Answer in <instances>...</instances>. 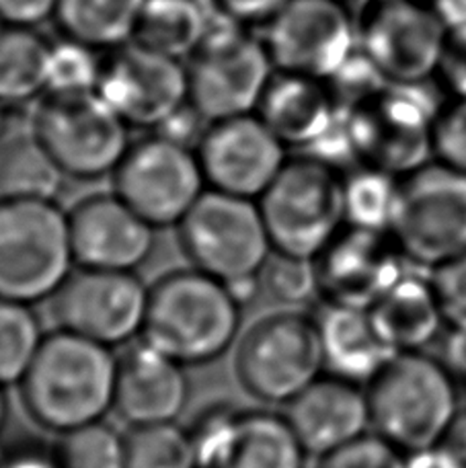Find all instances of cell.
<instances>
[{
	"label": "cell",
	"instance_id": "1",
	"mask_svg": "<svg viewBox=\"0 0 466 468\" xmlns=\"http://www.w3.org/2000/svg\"><path fill=\"white\" fill-rule=\"evenodd\" d=\"M115 374L113 349L56 329L46 333L16 387L31 420L62 436L103 421L113 411Z\"/></svg>",
	"mask_w": 466,
	"mask_h": 468
},
{
	"label": "cell",
	"instance_id": "2",
	"mask_svg": "<svg viewBox=\"0 0 466 468\" xmlns=\"http://www.w3.org/2000/svg\"><path fill=\"white\" fill-rule=\"evenodd\" d=\"M240 311L224 282L196 267L175 270L148 288L140 339L181 366L210 364L235 344Z\"/></svg>",
	"mask_w": 466,
	"mask_h": 468
},
{
	"label": "cell",
	"instance_id": "3",
	"mask_svg": "<svg viewBox=\"0 0 466 468\" xmlns=\"http://www.w3.org/2000/svg\"><path fill=\"white\" fill-rule=\"evenodd\" d=\"M370 428L405 454L434 448L459 409V387L440 359L395 354L365 384Z\"/></svg>",
	"mask_w": 466,
	"mask_h": 468
},
{
	"label": "cell",
	"instance_id": "4",
	"mask_svg": "<svg viewBox=\"0 0 466 468\" xmlns=\"http://www.w3.org/2000/svg\"><path fill=\"white\" fill-rule=\"evenodd\" d=\"M74 267L69 212L54 199L0 197V298L44 303Z\"/></svg>",
	"mask_w": 466,
	"mask_h": 468
},
{
	"label": "cell",
	"instance_id": "5",
	"mask_svg": "<svg viewBox=\"0 0 466 468\" xmlns=\"http://www.w3.org/2000/svg\"><path fill=\"white\" fill-rule=\"evenodd\" d=\"M257 206L276 253L314 261L345 227L344 175L312 156L288 158Z\"/></svg>",
	"mask_w": 466,
	"mask_h": 468
},
{
	"label": "cell",
	"instance_id": "6",
	"mask_svg": "<svg viewBox=\"0 0 466 468\" xmlns=\"http://www.w3.org/2000/svg\"><path fill=\"white\" fill-rule=\"evenodd\" d=\"M179 242L191 267L228 288L259 282L273 253L255 199L206 189L179 222Z\"/></svg>",
	"mask_w": 466,
	"mask_h": 468
},
{
	"label": "cell",
	"instance_id": "7",
	"mask_svg": "<svg viewBox=\"0 0 466 468\" xmlns=\"http://www.w3.org/2000/svg\"><path fill=\"white\" fill-rule=\"evenodd\" d=\"M237 380L263 405H288L324 374L314 316L280 311L261 316L238 337Z\"/></svg>",
	"mask_w": 466,
	"mask_h": 468
},
{
	"label": "cell",
	"instance_id": "8",
	"mask_svg": "<svg viewBox=\"0 0 466 468\" xmlns=\"http://www.w3.org/2000/svg\"><path fill=\"white\" fill-rule=\"evenodd\" d=\"M428 82L387 85L380 93L345 110L357 165L405 177L434 161L431 133L442 103L431 99Z\"/></svg>",
	"mask_w": 466,
	"mask_h": 468
},
{
	"label": "cell",
	"instance_id": "9",
	"mask_svg": "<svg viewBox=\"0 0 466 468\" xmlns=\"http://www.w3.org/2000/svg\"><path fill=\"white\" fill-rule=\"evenodd\" d=\"M222 16V15H220ZM189 105L210 122L257 112L273 77V62L261 39L222 16L185 62Z\"/></svg>",
	"mask_w": 466,
	"mask_h": 468
},
{
	"label": "cell",
	"instance_id": "10",
	"mask_svg": "<svg viewBox=\"0 0 466 468\" xmlns=\"http://www.w3.org/2000/svg\"><path fill=\"white\" fill-rule=\"evenodd\" d=\"M29 125L69 177L99 179L113 175L130 148V125L97 90L46 93Z\"/></svg>",
	"mask_w": 466,
	"mask_h": 468
},
{
	"label": "cell",
	"instance_id": "11",
	"mask_svg": "<svg viewBox=\"0 0 466 468\" xmlns=\"http://www.w3.org/2000/svg\"><path fill=\"white\" fill-rule=\"evenodd\" d=\"M390 237L428 270L466 253V173L429 161L401 177Z\"/></svg>",
	"mask_w": 466,
	"mask_h": 468
},
{
	"label": "cell",
	"instance_id": "12",
	"mask_svg": "<svg viewBox=\"0 0 466 468\" xmlns=\"http://www.w3.org/2000/svg\"><path fill=\"white\" fill-rule=\"evenodd\" d=\"M355 25L357 52L388 85L438 77L448 27L429 0H368Z\"/></svg>",
	"mask_w": 466,
	"mask_h": 468
},
{
	"label": "cell",
	"instance_id": "13",
	"mask_svg": "<svg viewBox=\"0 0 466 468\" xmlns=\"http://www.w3.org/2000/svg\"><path fill=\"white\" fill-rule=\"evenodd\" d=\"M206 189L196 150L161 133L130 144L113 171V194L153 229L179 227Z\"/></svg>",
	"mask_w": 466,
	"mask_h": 468
},
{
	"label": "cell",
	"instance_id": "14",
	"mask_svg": "<svg viewBox=\"0 0 466 468\" xmlns=\"http://www.w3.org/2000/svg\"><path fill=\"white\" fill-rule=\"evenodd\" d=\"M148 286L134 271L74 267L49 298L58 329L105 347L130 346L143 335Z\"/></svg>",
	"mask_w": 466,
	"mask_h": 468
},
{
	"label": "cell",
	"instance_id": "15",
	"mask_svg": "<svg viewBox=\"0 0 466 468\" xmlns=\"http://www.w3.org/2000/svg\"><path fill=\"white\" fill-rule=\"evenodd\" d=\"M265 29L280 72L331 80L357 52V25L339 0H290Z\"/></svg>",
	"mask_w": 466,
	"mask_h": 468
},
{
	"label": "cell",
	"instance_id": "16",
	"mask_svg": "<svg viewBox=\"0 0 466 468\" xmlns=\"http://www.w3.org/2000/svg\"><path fill=\"white\" fill-rule=\"evenodd\" d=\"M197 468H304V452L284 413L210 407L189 430Z\"/></svg>",
	"mask_w": 466,
	"mask_h": 468
},
{
	"label": "cell",
	"instance_id": "17",
	"mask_svg": "<svg viewBox=\"0 0 466 468\" xmlns=\"http://www.w3.org/2000/svg\"><path fill=\"white\" fill-rule=\"evenodd\" d=\"M97 93L128 125L161 128L189 103L185 62L128 41L103 60Z\"/></svg>",
	"mask_w": 466,
	"mask_h": 468
},
{
	"label": "cell",
	"instance_id": "18",
	"mask_svg": "<svg viewBox=\"0 0 466 468\" xmlns=\"http://www.w3.org/2000/svg\"><path fill=\"white\" fill-rule=\"evenodd\" d=\"M196 154L207 189L255 202L288 163L284 142L257 113L207 123Z\"/></svg>",
	"mask_w": 466,
	"mask_h": 468
},
{
	"label": "cell",
	"instance_id": "19",
	"mask_svg": "<svg viewBox=\"0 0 466 468\" xmlns=\"http://www.w3.org/2000/svg\"><path fill=\"white\" fill-rule=\"evenodd\" d=\"M314 263L324 303L370 308L403 278L407 259L388 232L345 224Z\"/></svg>",
	"mask_w": 466,
	"mask_h": 468
},
{
	"label": "cell",
	"instance_id": "20",
	"mask_svg": "<svg viewBox=\"0 0 466 468\" xmlns=\"http://www.w3.org/2000/svg\"><path fill=\"white\" fill-rule=\"evenodd\" d=\"M154 230L115 194L85 197L69 212L74 263L85 270L136 273L153 253Z\"/></svg>",
	"mask_w": 466,
	"mask_h": 468
},
{
	"label": "cell",
	"instance_id": "21",
	"mask_svg": "<svg viewBox=\"0 0 466 468\" xmlns=\"http://www.w3.org/2000/svg\"><path fill=\"white\" fill-rule=\"evenodd\" d=\"M189 399L185 366L136 339L118 357L113 411L130 428L175 423Z\"/></svg>",
	"mask_w": 466,
	"mask_h": 468
},
{
	"label": "cell",
	"instance_id": "22",
	"mask_svg": "<svg viewBox=\"0 0 466 468\" xmlns=\"http://www.w3.org/2000/svg\"><path fill=\"white\" fill-rule=\"evenodd\" d=\"M284 415L304 452L314 458L329 454L372 430L365 388L331 374H323L290 400Z\"/></svg>",
	"mask_w": 466,
	"mask_h": 468
},
{
	"label": "cell",
	"instance_id": "23",
	"mask_svg": "<svg viewBox=\"0 0 466 468\" xmlns=\"http://www.w3.org/2000/svg\"><path fill=\"white\" fill-rule=\"evenodd\" d=\"M255 113L286 148H311L337 120L339 105L324 80L276 70Z\"/></svg>",
	"mask_w": 466,
	"mask_h": 468
},
{
	"label": "cell",
	"instance_id": "24",
	"mask_svg": "<svg viewBox=\"0 0 466 468\" xmlns=\"http://www.w3.org/2000/svg\"><path fill=\"white\" fill-rule=\"evenodd\" d=\"M314 321L321 335L324 374L365 387L395 356L374 329L368 308L324 303Z\"/></svg>",
	"mask_w": 466,
	"mask_h": 468
},
{
	"label": "cell",
	"instance_id": "25",
	"mask_svg": "<svg viewBox=\"0 0 466 468\" xmlns=\"http://www.w3.org/2000/svg\"><path fill=\"white\" fill-rule=\"evenodd\" d=\"M368 313L374 329L393 354L421 351L446 324L429 278L411 273H405Z\"/></svg>",
	"mask_w": 466,
	"mask_h": 468
},
{
	"label": "cell",
	"instance_id": "26",
	"mask_svg": "<svg viewBox=\"0 0 466 468\" xmlns=\"http://www.w3.org/2000/svg\"><path fill=\"white\" fill-rule=\"evenodd\" d=\"M207 29L210 16L197 0H146L132 41L187 62L204 44Z\"/></svg>",
	"mask_w": 466,
	"mask_h": 468
},
{
	"label": "cell",
	"instance_id": "27",
	"mask_svg": "<svg viewBox=\"0 0 466 468\" xmlns=\"http://www.w3.org/2000/svg\"><path fill=\"white\" fill-rule=\"evenodd\" d=\"M52 44L33 27L0 23V105L48 93Z\"/></svg>",
	"mask_w": 466,
	"mask_h": 468
},
{
	"label": "cell",
	"instance_id": "28",
	"mask_svg": "<svg viewBox=\"0 0 466 468\" xmlns=\"http://www.w3.org/2000/svg\"><path fill=\"white\" fill-rule=\"evenodd\" d=\"M146 0H58L54 19L64 37L93 49H115L134 39Z\"/></svg>",
	"mask_w": 466,
	"mask_h": 468
},
{
	"label": "cell",
	"instance_id": "29",
	"mask_svg": "<svg viewBox=\"0 0 466 468\" xmlns=\"http://www.w3.org/2000/svg\"><path fill=\"white\" fill-rule=\"evenodd\" d=\"M64 177L31 125L27 130H6L0 140V197L54 199Z\"/></svg>",
	"mask_w": 466,
	"mask_h": 468
},
{
	"label": "cell",
	"instance_id": "30",
	"mask_svg": "<svg viewBox=\"0 0 466 468\" xmlns=\"http://www.w3.org/2000/svg\"><path fill=\"white\" fill-rule=\"evenodd\" d=\"M401 177L374 166L357 165L344 177L345 224L354 229L388 232L398 206Z\"/></svg>",
	"mask_w": 466,
	"mask_h": 468
},
{
	"label": "cell",
	"instance_id": "31",
	"mask_svg": "<svg viewBox=\"0 0 466 468\" xmlns=\"http://www.w3.org/2000/svg\"><path fill=\"white\" fill-rule=\"evenodd\" d=\"M44 337L33 306L0 298V387L21 382Z\"/></svg>",
	"mask_w": 466,
	"mask_h": 468
},
{
	"label": "cell",
	"instance_id": "32",
	"mask_svg": "<svg viewBox=\"0 0 466 468\" xmlns=\"http://www.w3.org/2000/svg\"><path fill=\"white\" fill-rule=\"evenodd\" d=\"M126 456L128 468H197L189 430L177 421L130 428Z\"/></svg>",
	"mask_w": 466,
	"mask_h": 468
},
{
	"label": "cell",
	"instance_id": "33",
	"mask_svg": "<svg viewBox=\"0 0 466 468\" xmlns=\"http://www.w3.org/2000/svg\"><path fill=\"white\" fill-rule=\"evenodd\" d=\"M54 452L60 468H128L126 433L99 421L58 436Z\"/></svg>",
	"mask_w": 466,
	"mask_h": 468
},
{
	"label": "cell",
	"instance_id": "34",
	"mask_svg": "<svg viewBox=\"0 0 466 468\" xmlns=\"http://www.w3.org/2000/svg\"><path fill=\"white\" fill-rule=\"evenodd\" d=\"M259 288L268 290L281 304L302 306L321 296L316 263L273 250L259 273Z\"/></svg>",
	"mask_w": 466,
	"mask_h": 468
},
{
	"label": "cell",
	"instance_id": "35",
	"mask_svg": "<svg viewBox=\"0 0 466 468\" xmlns=\"http://www.w3.org/2000/svg\"><path fill=\"white\" fill-rule=\"evenodd\" d=\"M99 49L64 37L60 44H52L49 58L48 93H74V90H97L103 60Z\"/></svg>",
	"mask_w": 466,
	"mask_h": 468
},
{
	"label": "cell",
	"instance_id": "36",
	"mask_svg": "<svg viewBox=\"0 0 466 468\" xmlns=\"http://www.w3.org/2000/svg\"><path fill=\"white\" fill-rule=\"evenodd\" d=\"M316 468H407V454L378 436L365 431L349 444L316 458Z\"/></svg>",
	"mask_w": 466,
	"mask_h": 468
},
{
	"label": "cell",
	"instance_id": "37",
	"mask_svg": "<svg viewBox=\"0 0 466 468\" xmlns=\"http://www.w3.org/2000/svg\"><path fill=\"white\" fill-rule=\"evenodd\" d=\"M434 161L466 173V99L444 103L431 133Z\"/></svg>",
	"mask_w": 466,
	"mask_h": 468
},
{
	"label": "cell",
	"instance_id": "38",
	"mask_svg": "<svg viewBox=\"0 0 466 468\" xmlns=\"http://www.w3.org/2000/svg\"><path fill=\"white\" fill-rule=\"evenodd\" d=\"M429 271L444 323L454 331H466V253Z\"/></svg>",
	"mask_w": 466,
	"mask_h": 468
},
{
	"label": "cell",
	"instance_id": "39",
	"mask_svg": "<svg viewBox=\"0 0 466 468\" xmlns=\"http://www.w3.org/2000/svg\"><path fill=\"white\" fill-rule=\"evenodd\" d=\"M438 79L452 99H466V27L448 29Z\"/></svg>",
	"mask_w": 466,
	"mask_h": 468
},
{
	"label": "cell",
	"instance_id": "40",
	"mask_svg": "<svg viewBox=\"0 0 466 468\" xmlns=\"http://www.w3.org/2000/svg\"><path fill=\"white\" fill-rule=\"evenodd\" d=\"M216 11L237 25L270 23L290 0H212Z\"/></svg>",
	"mask_w": 466,
	"mask_h": 468
},
{
	"label": "cell",
	"instance_id": "41",
	"mask_svg": "<svg viewBox=\"0 0 466 468\" xmlns=\"http://www.w3.org/2000/svg\"><path fill=\"white\" fill-rule=\"evenodd\" d=\"M58 0H0V23L36 27L56 13Z\"/></svg>",
	"mask_w": 466,
	"mask_h": 468
},
{
	"label": "cell",
	"instance_id": "42",
	"mask_svg": "<svg viewBox=\"0 0 466 468\" xmlns=\"http://www.w3.org/2000/svg\"><path fill=\"white\" fill-rule=\"evenodd\" d=\"M434 450L444 468H466V411L454 417L450 428L446 430Z\"/></svg>",
	"mask_w": 466,
	"mask_h": 468
},
{
	"label": "cell",
	"instance_id": "43",
	"mask_svg": "<svg viewBox=\"0 0 466 468\" xmlns=\"http://www.w3.org/2000/svg\"><path fill=\"white\" fill-rule=\"evenodd\" d=\"M0 468H60L54 450L46 448H19L0 461Z\"/></svg>",
	"mask_w": 466,
	"mask_h": 468
},
{
	"label": "cell",
	"instance_id": "44",
	"mask_svg": "<svg viewBox=\"0 0 466 468\" xmlns=\"http://www.w3.org/2000/svg\"><path fill=\"white\" fill-rule=\"evenodd\" d=\"M456 382V387L466 384V331H454L446 339L444 359H440Z\"/></svg>",
	"mask_w": 466,
	"mask_h": 468
},
{
	"label": "cell",
	"instance_id": "45",
	"mask_svg": "<svg viewBox=\"0 0 466 468\" xmlns=\"http://www.w3.org/2000/svg\"><path fill=\"white\" fill-rule=\"evenodd\" d=\"M448 29L466 27V0H431Z\"/></svg>",
	"mask_w": 466,
	"mask_h": 468
},
{
	"label": "cell",
	"instance_id": "46",
	"mask_svg": "<svg viewBox=\"0 0 466 468\" xmlns=\"http://www.w3.org/2000/svg\"><path fill=\"white\" fill-rule=\"evenodd\" d=\"M407 468H444L434 448L407 454Z\"/></svg>",
	"mask_w": 466,
	"mask_h": 468
},
{
	"label": "cell",
	"instance_id": "47",
	"mask_svg": "<svg viewBox=\"0 0 466 468\" xmlns=\"http://www.w3.org/2000/svg\"><path fill=\"white\" fill-rule=\"evenodd\" d=\"M8 417V400L5 395V387H0V433H3Z\"/></svg>",
	"mask_w": 466,
	"mask_h": 468
},
{
	"label": "cell",
	"instance_id": "48",
	"mask_svg": "<svg viewBox=\"0 0 466 468\" xmlns=\"http://www.w3.org/2000/svg\"><path fill=\"white\" fill-rule=\"evenodd\" d=\"M6 133V115H5V105H0V140L5 138Z\"/></svg>",
	"mask_w": 466,
	"mask_h": 468
},
{
	"label": "cell",
	"instance_id": "49",
	"mask_svg": "<svg viewBox=\"0 0 466 468\" xmlns=\"http://www.w3.org/2000/svg\"><path fill=\"white\" fill-rule=\"evenodd\" d=\"M429 3H431V0H429Z\"/></svg>",
	"mask_w": 466,
	"mask_h": 468
},
{
	"label": "cell",
	"instance_id": "50",
	"mask_svg": "<svg viewBox=\"0 0 466 468\" xmlns=\"http://www.w3.org/2000/svg\"><path fill=\"white\" fill-rule=\"evenodd\" d=\"M339 3H341V0H339Z\"/></svg>",
	"mask_w": 466,
	"mask_h": 468
}]
</instances>
